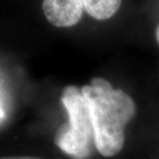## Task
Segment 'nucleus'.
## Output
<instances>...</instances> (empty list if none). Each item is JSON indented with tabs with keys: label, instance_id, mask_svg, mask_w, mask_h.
Masks as SVG:
<instances>
[{
	"label": "nucleus",
	"instance_id": "7ed1b4c3",
	"mask_svg": "<svg viewBox=\"0 0 159 159\" xmlns=\"http://www.w3.org/2000/svg\"><path fill=\"white\" fill-rule=\"evenodd\" d=\"M83 0H43V12L52 26L72 27L83 18Z\"/></svg>",
	"mask_w": 159,
	"mask_h": 159
},
{
	"label": "nucleus",
	"instance_id": "f03ea898",
	"mask_svg": "<svg viewBox=\"0 0 159 159\" xmlns=\"http://www.w3.org/2000/svg\"><path fill=\"white\" fill-rule=\"evenodd\" d=\"M60 100L68 120L56 132L54 144L73 159H87L96 144L92 120L81 90L74 85L66 86Z\"/></svg>",
	"mask_w": 159,
	"mask_h": 159
},
{
	"label": "nucleus",
	"instance_id": "20e7f679",
	"mask_svg": "<svg viewBox=\"0 0 159 159\" xmlns=\"http://www.w3.org/2000/svg\"><path fill=\"white\" fill-rule=\"evenodd\" d=\"M84 10L97 20H107L118 12L121 0H83Z\"/></svg>",
	"mask_w": 159,
	"mask_h": 159
},
{
	"label": "nucleus",
	"instance_id": "f257e3e1",
	"mask_svg": "<svg viewBox=\"0 0 159 159\" xmlns=\"http://www.w3.org/2000/svg\"><path fill=\"white\" fill-rule=\"evenodd\" d=\"M80 90L92 120L96 150L104 157L118 154L125 144V126L136 114L134 100L99 77Z\"/></svg>",
	"mask_w": 159,
	"mask_h": 159
},
{
	"label": "nucleus",
	"instance_id": "39448f33",
	"mask_svg": "<svg viewBox=\"0 0 159 159\" xmlns=\"http://www.w3.org/2000/svg\"><path fill=\"white\" fill-rule=\"evenodd\" d=\"M1 159H44V158L31 157V156H11V157H2Z\"/></svg>",
	"mask_w": 159,
	"mask_h": 159
},
{
	"label": "nucleus",
	"instance_id": "423d86ee",
	"mask_svg": "<svg viewBox=\"0 0 159 159\" xmlns=\"http://www.w3.org/2000/svg\"><path fill=\"white\" fill-rule=\"evenodd\" d=\"M156 38H157V41L159 44V26L157 27V31H156Z\"/></svg>",
	"mask_w": 159,
	"mask_h": 159
}]
</instances>
